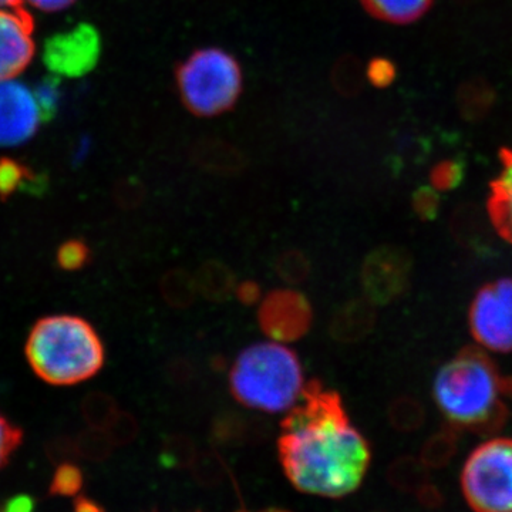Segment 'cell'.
<instances>
[{"label": "cell", "mask_w": 512, "mask_h": 512, "mask_svg": "<svg viewBox=\"0 0 512 512\" xmlns=\"http://www.w3.org/2000/svg\"><path fill=\"white\" fill-rule=\"evenodd\" d=\"M278 454L285 476L296 490L342 498L362 485L372 450L352 426L338 392L318 379L303 386L301 403L281 424Z\"/></svg>", "instance_id": "cell-1"}, {"label": "cell", "mask_w": 512, "mask_h": 512, "mask_svg": "<svg viewBox=\"0 0 512 512\" xmlns=\"http://www.w3.org/2000/svg\"><path fill=\"white\" fill-rule=\"evenodd\" d=\"M275 269L286 284L299 285L311 274V262L301 251L291 249L276 259Z\"/></svg>", "instance_id": "cell-26"}, {"label": "cell", "mask_w": 512, "mask_h": 512, "mask_svg": "<svg viewBox=\"0 0 512 512\" xmlns=\"http://www.w3.org/2000/svg\"><path fill=\"white\" fill-rule=\"evenodd\" d=\"M390 420L397 430L409 431L419 426L421 417L419 410L412 403L396 402L390 409Z\"/></svg>", "instance_id": "cell-34"}, {"label": "cell", "mask_w": 512, "mask_h": 512, "mask_svg": "<svg viewBox=\"0 0 512 512\" xmlns=\"http://www.w3.org/2000/svg\"><path fill=\"white\" fill-rule=\"evenodd\" d=\"M332 83L343 96H353L359 92L362 77L360 66L353 57H342L332 70Z\"/></svg>", "instance_id": "cell-29"}, {"label": "cell", "mask_w": 512, "mask_h": 512, "mask_svg": "<svg viewBox=\"0 0 512 512\" xmlns=\"http://www.w3.org/2000/svg\"><path fill=\"white\" fill-rule=\"evenodd\" d=\"M191 471L197 484L204 488L217 487V485L224 483L229 474L227 463L217 451L198 453Z\"/></svg>", "instance_id": "cell-22"}, {"label": "cell", "mask_w": 512, "mask_h": 512, "mask_svg": "<svg viewBox=\"0 0 512 512\" xmlns=\"http://www.w3.org/2000/svg\"><path fill=\"white\" fill-rule=\"evenodd\" d=\"M101 55L99 32L89 23L49 37L43 49L47 69L66 77H80L92 72Z\"/></svg>", "instance_id": "cell-8"}, {"label": "cell", "mask_w": 512, "mask_h": 512, "mask_svg": "<svg viewBox=\"0 0 512 512\" xmlns=\"http://www.w3.org/2000/svg\"><path fill=\"white\" fill-rule=\"evenodd\" d=\"M33 181L32 170L10 158H0V200L6 201L15 192Z\"/></svg>", "instance_id": "cell-23"}, {"label": "cell", "mask_w": 512, "mask_h": 512, "mask_svg": "<svg viewBox=\"0 0 512 512\" xmlns=\"http://www.w3.org/2000/svg\"><path fill=\"white\" fill-rule=\"evenodd\" d=\"M488 214L498 234L512 244V150H501V171L490 187Z\"/></svg>", "instance_id": "cell-14"}, {"label": "cell", "mask_w": 512, "mask_h": 512, "mask_svg": "<svg viewBox=\"0 0 512 512\" xmlns=\"http://www.w3.org/2000/svg\"><path fill=\"white\" fill-rule=\"evenodd\" d=\"M192 160L208 173L232 175L241 173L245 158L241 151L221 140H202L192 150Z\"/></svg>", "instance_id": "cell-15"}, {"label": "cell", "mask_w": 512, "mask_h": 512, "mask_svg": "<svg viewBox=\"0 0 512 512\" xmlns=\"http://www.w3.org/2000/svg\"><path fill=\"white\" fill-rule=\"evenodd\" d=\"M197 512H200V511H197Z\"/></svg>", "instance_id": "cell-44"}, {"label": "cell", "mask_w": 512, "mask_h": 512, "mask_svg": "<svg viewBox=\"0 0 512 512\" xmlns=\"http://www.w3.org/2000/svg\"><path fill=\"white\" fill-rule=\"evenodd\" d=\"M33 30L35 22L23 6L0 9V82L15 79L32 62Z\"/></svg>", "instance_id": "cell-11"}, {"label": "cell", "mask_w": 512, "mask_h": 512, "mask_svg": "<svg viewBox=\"0 0 512 512\" xmlns=\"http://www.w3.org/2000/svg\"><path fill=\"white\" fill-rule=\"evenodd\" d=\"M461 488L474 512H512V439L478 446L464 464Z\"/></svg>", "instance_id": "cell-6"}, {"label": "cell", "mask_w": 512, "mask_h": 512, "mask_svg": "<svg viewBox=\"0 0 512 512\" xmlns=\"http://www.w3.org/2000/svg\"><path fill=\"white\" fill-rule=\"evenodd\" d=\"M26 356L33 372L53 386L92 379L104 365V346L87 320L72 315L40 319L30 332Z\"/></svg>", "instance_id": "cell-3"}, {"label": "cell", "mask_w": 512, "mask_h": 512, "mask_svg": "<svg viewBox=\"0 0 512 512\" xmlns=\"http://www.w3.org/2000/svg\"><path fill=\"white\" fill-rule=\"evenodd\" d=\"M417 498L424 507L437 508L443 504V495H441L439 488L434 487L430 483L424 485L421 490L417 491Z\"/></svg>", "instance_id": "cell-39"}, {"label": "cell", "mask_w": 512, "mask_h": 512, "mask_svg": "<svg viewBox=\"0 0 512 512\" xmlns=\"http://www.w3.org/2000/svg\"><path fill=\"white\" fill-rule=\"evenodd\" d=\"M73 512H106V510H104L103 505L92 500V498L80 495L74 500Z\"/></svg>", "instance_id": "cell-41"}, {"label": "cell", "mask_w": 512, "mask_h": 512, "mask_svg": "<svg viewBox=\"0 0 512 512\" xmlns=\"http://www.w3.org/2000/svg\"><path fill=\"white\" fill-rule=\"evenodd\" d=\"M235 296L242 305H255L262 298V289L258 282L244 281L235 288Z\"/></svg>", "instance_id": "cell-36"}, {"label": "cell", "mask_w": 512, "mask_h": 512, "mask_svg": "<svg viewBox=\"0 0 512 512\" xmlns=\"http://www.w3.org/2000/svg\"><path fill=\"white\" fill-rule=\"evenodd\" d=\"M369 77L376 86H386L393 79V67L386 60H373L369 66Z\"/></svg>", "instance_id": "cell-37"}, {"label": "cell", "mask_w": 512, "mask_h": 512, "mask_svg": "<svg viewBox=\"0 0 512 512\" xmlns=\"http://www.w3.org/2000/svg\"><path fill=\"white\" fill-rule=\"evenodd\" d=\"M369 15L393 25H407L426 15L434 0H360Z\"/></svg>", "instance_id": "cell-17"}, {"label": "cell", "mask_w": 512, "mask_h": 512, "mask_svg": "<svg viewBox=\"0 0 512 512\" xmlns=\"http://www.w3.org/2000/svg\"><path fill=\"white\" fill-rule=\"evenodd\" d=\"M303 386L299 357L276 343H256L242 350L229 373L235 400L264 413L291 409L301 397Z\"/></svg>", "instance_id": "cell-4"}, {"label": "cell", "mask_w": 512, "mask_h": 512, "mask_svg": "<svg viewBox=\"0 0 512 512\" xmlns=\"http://www.w3.org/2000/svg\"><path fill=\"white\" fill-rule=\"evenodd\" d=\"M375 313L363 301L346 303L330 323V335L339 342H356L372 329Z\"/></svg>", "instance_id": "cell-16"}, {"label": "cell", "mask_w": 512, "mask_h": 512, "mask_svg": "<svg viewBox=\"0 0 512 512\" xmlns=\"http://www.w3.org/2000/svg\"><path fill=\"white\" fill-rule=\"evenodd\" d=\"M59 79H45L36 87L35 99L39 106L40 119L49 121L55 117L59 103Z\"/></svg>", "instance_id": "cell-31"}, {"label": "cell", "mask_w": 512, "mask_h": 512, "mask_svg": "<svg viewBox=\"0 0 512 512\" xmlns=\"http://www.w3.org/2000/svg\"><path fill=\"white\" fill-rule=\"evenodd\" d=\"M0 512H35V500L29 495L20 494L5 501Z\"/></svg>", "instance_id": "cell-38"}, {"label": "cell", "mask_w": 512, "mask_h": 512, "mask_svg": "<svg viewBox=\"0 0 512 512\" xmlns=\"http://www.w3.org/2000/svg\"><path fill=\"white\" fill-rule=\"evenodd\" d=\"M84 476L82 468L72 461H63L57 466L50 483L49 494L53 497H73L82 491Z\"/></svg>", "instance_id": "cell-25"}, {"label": "cell", "mask_w": 512, "mask_h": 512, "mask_svg": "<svg viewBox=\"0 0 512 512\" xmlns=\"http://www.w3.org/2000/svg\"><path fill=\"white\" fill-rule=\"evenodd\" d=\"M113 441L109 434L104 433L101 429H93L84 431L77 439L74 448L83 458L92 461H103L110 457L113 451Z\"/></svg>", "instance_id": "cell-27"}, {"label": "cell", "mask_w": 512, "mask_h": 512, "mask_svg": "<svg viewBox=\"0 0 512 512\" xmlns=\"http://www.w3.org/2000/svg\"><path fill=\"white\" fill-rule=\"evenodd\" d=\"M175 83L185 109L215 117L234 109L244 87L237 57L220 47L195 50L175 67Z\"/></svg>", "instance_id": "cell-5"}, {"label": "cell", "mask_w": 512, "mask_h": 512, "mask_svg": "<svg viewBox=\"0 0 512 512\" xmlns=\"http://www.w3.org/2000/svg\"><path fill=\"white\" fill-rule=\"evenodd\" d=\"M92 251L87 247L86 242L80 239H70L64 242L57 251V264L64 271H79L89 264Z\"/></svg>", "instance_id": "cell-30"}, {"label": "cell", "mask_w": 512, "mask_h": 512, "mask_svg": "<svg viewBox=\"0 0 512 512\" xmlns=\"http://www.w3.org/2000/svg\"><path fill=\"white\" fill-rule=\"evenodd\" d=\"M40 119L35 94L25 84L0 82V147H15L35 136Z\"/></svg>", "instance_id": "cell-10"}, {"label": "cell", "mask_w": 512, "mask_h": 512, "mask_svg": "<svg viewBox=\"0 0 512 512\" xmlns=\"http://www.w3.org/2000/svg\"><path fill=\"white\" fill-rule=\"evenodd\" d=\"M198 292L211 302H224L235 292L234 271L221 261L204 262L195 274Z\"/></svg>", "instance_id": "cell-18"}, {"label": "cell", "mask_w": 512, "mask_h": 512, "mask_svg": "<svg viewBox=\"0 0 512 512\" xmlns=\"http://www.w3.org/2000/svg\"><path fill=\"white\" fill-rule=\"evenodd\" d=\"M258 322L268 338L276 342H296L311 330V302L302 292L275 289L259 306Z\"/></svg>", "instance_id": "cell-9"}, {"label": "cell", "mask_w": 512, "mask_h": 512, "mask_svg": "<svg viewBox=\"0 0 512 512\" xmlns=\"http://www.w3.org/2000/svg\"><path fill=\"white\" fill-rule=\"evenodd\" d=\"M23 440V431L0 414V468L9 463Z\"/></svg>", "instance_id": "cell-33"}, {"label": "cell", "mask_w": 512, "mask_h": 512, "mask_svg": "<svg viewBox=\"0 0 512 512\" xmlns=\"http://www.w3.org/2000/svg\"><path fill=\"white\" fill-rule=\"evenodd\" d=\"M406 272V262L397 249H377L363 265V291L372 302H390L402 291Z\"/></svg>", "instance_id": "cell-12"}, {"label": "cell", "mask_w": 512, "mask_h": 512, "mask_svg": "<svg viewBox=\"0 0 512 512\" xmlns=\"http://www.w3.org/2000/svg\"><path fill=\"white\" fill-rule=\"evenodd\" d=\"M512 383L504 379L490 357L476 349L458 353L434 379L437 406L460 429L488 434L500 430L507 417L504 399Z\"/></svg>", "instance_id": "cell-2"}, {"label": "cell", "mask_w": 512, "mask_h": 512, "mask_svg": "<svg viewBox=\"0 0 512 512\" xmlns=\"http://www.w3.org/2000/svg\"><path fill=\"white\" fill-rule=\"evenodd\" d=\"M268 434L269 426L265 420L232 410L218 414L212 421L211 440L217 446L239 447L259 443Z\"/></svg>", "instance_id": "cell-13"}, {"label": "cell", "mask_w": 512, "mask_h": 512, "mask_svg": "<svg viewBox=\"0 0 512 512\" xmlns=\"http://www.w3.org/2000/svg\"><path fill=\"white\" fill-rule=\"evenodd\" d=\"M22 2H28L29 5L43 12H60L72 6L76 0H22Z\"/></svg>", "instance_id": "cell-40"}, {"label": "cell", "mask_w": 512, "mask_h": 512, "mask_svg": "<svg viewBox=\"0 0 512 512\" xmlns=\"http://www.w3.org/2000/svg\"><path fill=\"white\" fill-rule=\"evenodd\" d=\"M144 197H146V190L138 180H126L117 188V201L124 208L138 207Z\"/></svg>", "instance_id": "cell-35"}, {"label": "cell", "mask_w": 512, "mask_h": 512, "mask_svg": "<svg viewBox=\"0 0 512 512\" xmlns=\"http://www.w3.org/2000/svg\"><path fill=\"white\" fill-rule=\"evenodd\" d=\"M83 413L90 426L94 429H104V427H109L119 412H117V404L113 397L96 393L84 402Z\"/></svg>", "instance_id": "cell-28"}, {"label": "cell", "mask_w": 512, "mask_h": 512, "mask_svg": "<svg viewBox=\"0 0 512 512\" xmlns=\"http://www.w3.org/2000/svg\"><path fill=\"white\" fill-rule=\"evenodd\" d=\"M387 480L396 490L417 493L429 484V471L421 460L413 457L397 458L387 471Z\"/></svg>", "instance_id": "cell-20"}, {"label": "cell", "mask_w": 512, "mask_h": 512, "mask_svg": "<svg viewBox=\"0 0 512 512\" xmlns=\"http://www.w3.org/2000/svg\"><path fill=\"white\" fill-rule=\"evenodd\" d=\"M161 296L171 308L187 309L197 298L195 276L185 269L175 268L165 272L160 281Z\"/></svg>", "instance_id": "cell-19"}, {"label": "cell", "mask_w": 512, "mask_h": 512, "mask_svg": "<svg viewBox=\"0 0 512 512\" xmlns=\"http://www.w3.org/2000/svg\"><path fill=\"white\" fill-rule=\"evenodd\" d=\"M198 456L194 441L185 434H171L160 450V464L170 470H187Z\"/></svg>", "instance_id": "cell-21"}, {"label": "cell", "mask_w": 512, "mask_h": 512, "mask_svg": "<svg viewBox=\"0 0 512 512\" xmlns=\"http://www.w3.org/2000/svg\"><path fill=\"white\" fill-rule=\"evenodd\" d=\"M478 345L493 352H512V278L483 286L468 313Z\"/></svg>", "instance_id": "cell-7"}, {"label": "cell", "mask_w": 512, "mask_h": 512, "mask_svg": "<svg viewBox=\"0 0 512 512\" xmlns=\"http://www.w3.org/2000/svg\"><path fill=\"white\" fill-rule=\"evenodd\" d=\"M237 512H251L245 510V508H242V510H239ZM256 512H291L289 510H284V508H278V507H271V508H265V510L256 511Z\"/></svg>", "instance_id": "cell-43"}, {"label": "cell", "mask_w": 512, "mask_h": 512, "mask_svg": "<svg viewBox=\"0 0 512 512\" xmlns=\"http://www.w3.org/2000/svg\"><path fill=\"white\" fill-rule=\"evenodd\" d=\"M457 440L453 431H441L433 439L427 441L421 453V461L430 468L447 466L448 461L456 453Z\"/></svg>", "instance_id": "cell-24"}, {"label": "cell", "mask_w": 512, "mask_h": 512, "mask_svg": "<svg viewBox=\"0 0 512 512\" xmlns=\"http://www.w3.org/2000/svg\"><path fill=\"white\" fill-rule=\"evenodd\" d=\"M107 429L114 446H127L138 436L137 420L130 413H117Z\"/></svg>", "instance_id": "cell-32"}, {"label": "cell", "mask_w": 512, "mask_h": 512, "mask_svg": "<svg viewBox=\"0 0 512 512\" xmlns=\"http://www.w3.org/2000/svg\"><path fill=\"white\" fill-rule=\"evenodd\" d=\"M20 6H23L22 0H0V9L20 8Z\"/></svg>", "instance_id": "cell-42"}]
</instances>
